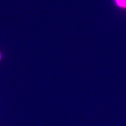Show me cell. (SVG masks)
Here are the masks:
<instances>
[{"label": "cell", "instance_id": "cell-1", "mask_svg": "<svg viewBox=\"0 0 126 126\" xmlns=\"http://www.w3.org/2000/svg\"><path fill=\"white\" fill-rule=\"evenodd\" d=\"M112 1L118 9L126 10V0H112Z\"/></svg>", "mask_w": 126, "mask_h": 126}, {"label": "cell", "instance_id": "cell-2", "mask_svg": "<svg viewBox=\"0 0 126 126\" xmlns=\"http://www.w3.org/2000/svg\"><path fill=\"white\" fill-rule=\"evenodd\" d=\"M1 59H2V55H1V53L0 52V61L1 60Z\"/></svg>", "mask_w": 126, "mask_h": 126}]
</instances>
